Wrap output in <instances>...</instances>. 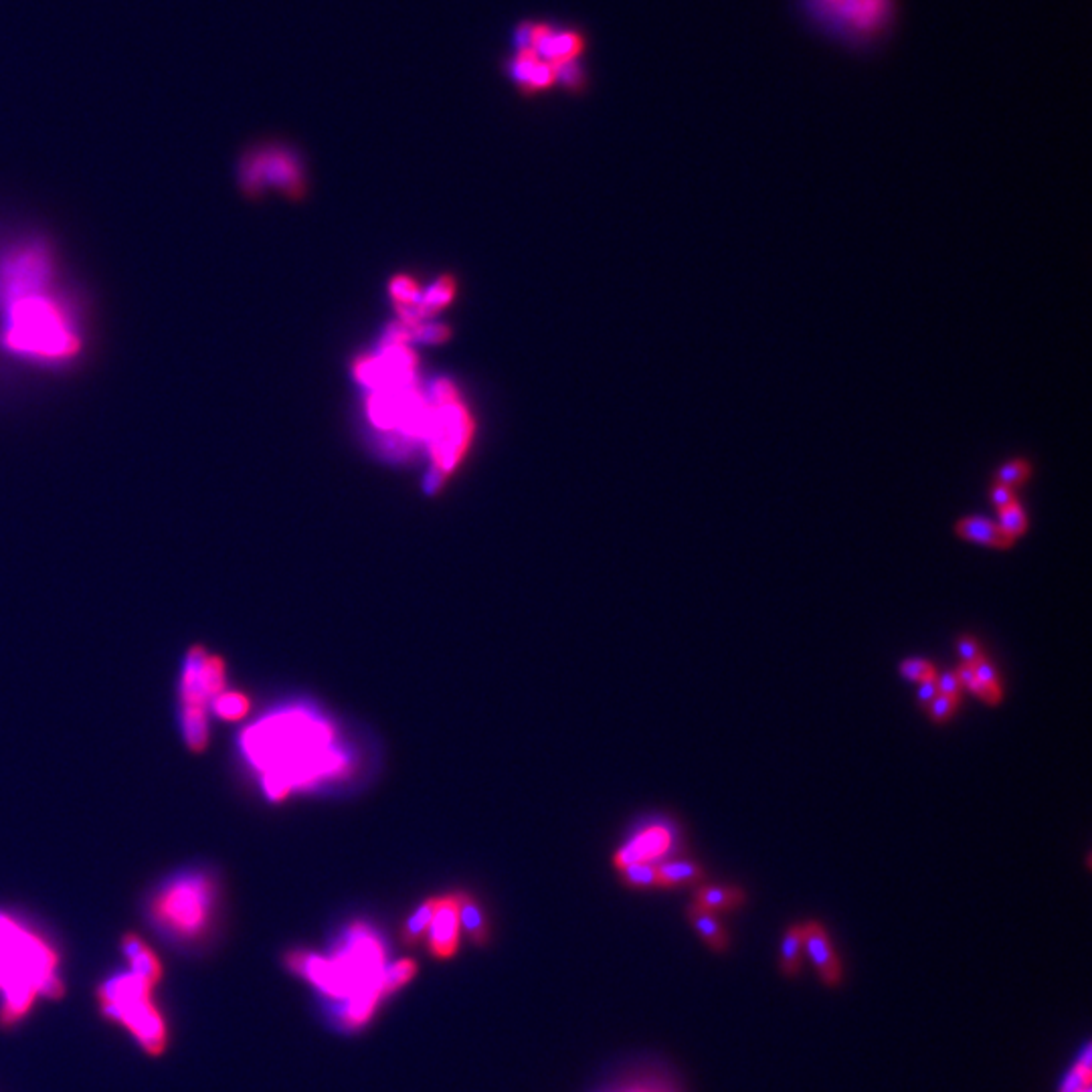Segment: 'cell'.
<instances>
[{"instance_id":"1","label":"cell","mask_w":1092,"mask_h":1092,"mask_svg":"<svg viewBox=\"0 0 1092 1092\" xmlns=\"http://www.w3.org/2000/svg\"><path fill=\"white\" fill-rule=\"evenodd\" d=\"M87 340L86 310L51 241L14 235L0 243V353L29 369L65 372Z\"/></svg>"},{"instance_id":"2","label":"cell","mask_w":1092,"mask_h":1092,"mask_svg":"<svg viewBox=\"0 0 1092 1092\" xmlns=\"http://www.w3.org/2000/svg\"><path fill=\"white\" fill-rule=\"evenodd\" d=\"M332 740L335 730L326 720L304 708H286L245 729L239 747L260 773L265 795L280 802L294 789L336 777L346 769V758L332 748Z\"/></svg>"},{"instance_id":"3","label":"cell","mask_w":1092,"mask_h":1092,"mask_svg":"<svg viewBox=\"0 0 1092 1092\" xmlns=\"http://www.w3.org/2000/svg\"><path fill=\"white\" fill-rule=\"evenodd\" d=\"M57 963L60 959L53 947L39 932L27 929L14 916L0 913V1022L5 1025L19 1022L37 996L60 997L63 994Z\"/></svg>"},{"instance_id":"4","label":"cell","mask_w":1092,"mask_h":1092,"mask_svg":"<svg viewBox=\"0 0 1092 1092\" xmlns=\"http://www.w3.org/2000/svg\"><path fill=\"white\" fill-rule=\"evenodd\" d=\"M385 965L382 941L366 922L350 924L344 941L332 957L307 951H291L288 957V969L310 981L324 996L340 1002L362 989L379 987Z\"/></svg>"},{"instance_id":"5","label":"cell","mask_w":1092,"mask_h":1092,"mask_svg":"<svg viewBox=\"0 0 1092 1092\" xmlns=\"http://www.w3.org/2000/svg\"><path fill=\"white\" fill-rule=\"evenodd\" d=\"M795 13L803 27L820 39L848 53L870 55L896 35L903 0H833L795 6Z\"/></svg>"},{"instance_id":"6","label":"cell","mask_w":1092,"mask_h":1092,"mask_svg":"<svg viewBox=\"0 0 1092 1092\" xmlns=\"http://www.w3.org/2000/svg\"><path fill=\"white\" fill-rule=\"evenodd\" d=\"M216 882L205 870L174 874L154 890L148 914L158 932L179 945L198 943L211 927Z\"/></svg>"},{"instance_id":"7","label":"cell","mask_w":1092,"mask_h":1092,"mask_svg":"<svg viewBox=\"0 0 1092 1092\" xmlns=\"http://www.w3.org/2000/svg\"><path fill=\"white\" fill-rule=\"evenodd\" d=\"M227 690V665L203 646L188 649L179 682V720L185 743L201 753L208 743V708L215 696Z\"/></svg>"},{"instance_id":"8","label":"cell","mask_w":1092,"mask_h":1092,"mask_svg":"<svg viewBox=\"0 0 1092 1092\" xmlns=\"http://www.w3.org/2000/svg\"><path fill=\"white\" fill-rule=\"evenodd\" d=\"M154 983L138 973H124L106 979L97 991L102 1012L128 1028L148 1054H162L169 1042L166 1023L152 1002Z\"/></svg>"},{"instance_id":"9","label":"cell","mask_w":1092,"mask_h":1092,"mask_svg":"<svg viewBox=\"0 0 1092 1092\" xmlns=\"http://www.w3.org/2000/svg\"><path fill=\"white\" fill-rule=\"evenodd\" d=\"M239 185L253 197L265 187H302L299 156L286 144H281V142H262V144H255L241 156Z\"/></svg>"},{"instance_id":"10","label":"cell","mask_w":1092,"mask_h":1092,"mask_svg":"<svg viewBox=\"0 0 1092 1092\" xmlns=\"http://www.w3.org/2000/svg\"><path fill=\"white\" fill-rule=\"evenodd\" d=\"M460 908H457V892L455 895H445L436 898V911H433L429 929H427V947L429 953L445 961L452 959L457 949H460Z\"/></svg>"},{"instance_id":"11","label":"cell","mask_w":1092,"mask_h":1092,"mask_svg":"<svg viewBox=\"0 0 1092 1092\" xmlns=\"http://www.w3.org/2000/svg\"><path fill=\"white\" fill-rule=\"evenodd\" d=\"M803 951L810 957L825 986L838 987L844 977V969H841L836 947L831 945V939L821 922L812 921L803 924Z\"/></svg>"},{"instance_id":"12","label":"cell","mask_w":1092,"mask_h":1092,"mask_svg":"<svg viewBox=\"0 0 1092 1092\" xmlns=\"http://www.w3.org/2000/svg\"><path fill=\"white\" fill-rule=\"evenodd\" d=\"M670 844H672L670 830L664 828V825H652V828L638 833L636 838H631L628 844H625L619 852L615 854L613 862L617 868H623V866L638 864V862H654L656 858L665 854V849L670 848Z\"/></svg>"},{"instance_id":"13","label":"cell","mask_w":1092,"mask_h":1092,"mask_svg":"<svg viewBox=\"0 0 1092 1092\" xmlns=\"http://www.w3.org/2000/svg\"><path fill=\"white\" fill-rule=\"evenodd\" d=\"M955 532L959 538L991 548H1010L1014 545V540L999 530L997 522L986 516H965L955 524Z\"/></svg>"},{"instance_id":"14","label":"cell","mask_w":1092,"mask_h":1092,"mask_svg":"<svg viewBox=\"0 0 1092 1092\" xmlns=\"http://www.w3.org/2000/svg\"><path fill=\"white\" fill-rule=\"evenodd\" d=\"M381 1002H382V996H381L379 987L362 989L354 996L342 999V1007L338 1012L340 1023L348 1030L362 1028V1025L371 1022V1018L374 1015V1012H377Z\"/></svg>"},{"instance_id":"15","label":"cell","mask_w":1092,"mask_h":1092,"mask_svg":"<svg viewBox=\"0 0 1092 1092\" xmlns=\"http://www.w3.org/2000/svg\"><path fill=\"white\" fill-rule=\"evenodd\" d=\"M457 908H460V929L465 932V937L473 945H486L490 941V927L482 904L465 892H457Z\"/></svg>"},{"instance_id":"16","label":"cell","mask_w":1092,"mask_h":1092,"mask_svg":"<svg viewBox=\"0 0 1092 1092\" xmlns=\"http://www.w3.org/2000/svg\"><path fill=\"white\" fill-rule=\"evenodd\" d=\"M124 955L132 965V971L138 973L140 977L148 979L150 983L161 981L162 977V967L161 961H158V957L154 955L152 949H150L144 941L136 935H126L124 937Z\"/></svg>"},{"instance_id":"17","label":"cell","mask_w":1092,"mask_h":1092,"mask_svg":"<svg viewBox=\"0 0 1092 1092\" xmlns=\"http://www.w3.org/2000/svg\"><path fill=\"white\" fill-rule=\"evenodd\" d=\"M688 919L692 922V927H694V931L700 935V939H702L704 943L712 949V951H716V953L727 951L729 937L719 919V914L712 911H706V908L698 906V904H692L688 908Z\"/></svg>"},{"instance_id":"18","label":"cell","mask_w":1092,"mask_h":1092,"mask_svg":"<svg viewBox=\"0 0 1092 1092\" xmlns=\"http://www.w3.org/2000/svg\"><path fill=\"white\" fill-rule=\"evenodd\" d=\"M803 924H791L779 949V969L787 979H794L803 967Z\"/></svg>"},{"instance_id":"19","label":"cell","mask_w":1092,"mask_h":1092,"mask_svg":"<svg viewBox=\"0 0 1092 1092\" xmlns=\"http://www.w3.org/2000/svg\"><path fill=\"white\" fill-rule=\"evenodd\" d=\"M745 903V892L730 886H700L694 895V904L712 913L735 911Z\"/></svg>"},{"instance_id":"20","label":"cell","mask_w":1092,"mask_h":1092,"mask_svg":"<svg viewBox=\"0 0 1092 1092\" xmlns=\"http://www.w3.org/2000/svg\"><path fill=\"white\" fill-rule=\"evenodd\" d=\"M417 975V961L413 959H399V961L385 965L379 977V987L382 999L393 996L395 991L405 987Z\"/></svg>"},{"instance_id":"21","label":"cell","mask_w":1092,"mask_h":1092,"mask_svg":"<svg viewBox=\"0 0 1092 1092\" xmlns=\"http://www.w3.org/2000/svg\"><path fill=\"white\" fill-rule=\"evenodd\" d=\"M433 911H436V898H427L409 914V919L405 921L403 932H401L403 943L407 947H417L425 939V935H427Z\"/></svg>"},{"instance_id":"22","label":"cell","mask_w":1092,"mask_h":1092,"mask_svg":"<svg viewBox=\"0 0 1092 1092\" xmlns=\"http://www.w3.org/2000/svg\"><path fill=\"white\" fill-rule=\"evenodd\" d=\"M249 708H252V700H249L243 692L237 690H223L219 696L213 698L211 702V711L215 716H219L221 720H241L245 719L249 714Z\"/></svg>"},{"instance_id":"23","label":"cell","mask_w":1092,"mask_h":1092,"mask_svg":"<svg viewBox=\"0 0 1092 1092\" xmlns=\"http://www.w3.org/2000/svg\"><path fill=\"white\" fill-rule=\"evenodd\" d=\"M657 874H660L662 886L692 885V882L704 878L702 868L694 862H665L657 866Z\"/></svg>"},{"instance_id":"24","label":"cell","mask_w":1092,"mask_h":1092,"mask_svg":"<svg viewBox=\"0 0 1092 1092\" xmlns=\"http://www.w3.org/2000/svg\"><path fill=\"white\" fill-rule=\"evenodd\" d=\"M997 527L999 530L1004 532L1007 538H1012L1015 543V538H1020L1025 535V530H1028V516L1023 512V506L1018 502H1012L1010 506H1004L997 510Z\"/></svg>"},{"instance_id":"25","label":"cell","mask_w":1092,"mask_h":1092,"mask_svg":"<svg viewBox=\"0 0 1092 1092\" xmlns=\"http://www.w3.org/2000/svg\"><path fill=\"white\" fill-rule=\"evenodd\" d=\"M555 71H556V86L571 91V94H579V91L587 89V86H589L587 69L583 68L581 60L558 63V65H555Z\"/></svg>"},{"instance_id":"26","label":"cell","mask_w":1092,"mask_h":1092,"mask_svg":"<svg viewBox=\"0 0 1092 1092\" xmlns=\"http://www.w3.org/2000/svg\"><path fill=\"white\" fill-rule=\"evenodd\" d=\"M1030 476H1032V462L1028 460V457H1014V460H1007L1005 463L999 465L994 473V482L1018 490L1025 480H1030Z\"/></svg>"},{"instance_id":"27","label":"cell","mask_w":1092,"mask_h":1092,"mask_svg":"<svg viewBox=\"0 0 1092 1092\" xmlns=\"http://www.w3.org/2000/svg\"><path fill=\"white\" fill-rule=\"evenodd\" d=\"M619 870H621V878L628 882L629 886H638V888L662 886L660 874H657V866H654L652 862L628 864Z\"/></svg>"},{"instance_id":"28","label":"cell","mask_w":1092,"mask_h":1092,"mask_svg":"<svg viewBox=\"0 0 1092 1092\" xmlns=\"http://www.w3.org/2000/svg\"><path fill=\"white\" fill-rule=\"evenodd\" d=\"M390 291H393V298L399 307H415L421 299L419 289H417L415 281L409 278H397L393 286H390Z\"/></svg>"},{"instance_id":"29","label":"cell","mask_w":1092,"mask_h":1092,"mask_svg":"<svg viewBox=\"0 0 1092 1092\" xmlns=\"http://www.w3.org/2000/svg\"><path fill=\"white\" fill-rule=\"evenodd\" d=\"M900 674H903V676L911 682H922V680L935 676V668H932V664L927 660H921V657H911V660H904L903 664H900Z\"/></svg>"},{"instance_id":"30","label":"cell","mask_w":1092,"mask_h":1092,"mask_svg":"<svg viewBox=\"0 0 1092 1092\" xmlns=\"http://www.w3.org/2000/svg\"><path fill=\"white\" fill-rule=\"evenodd\" d=\"M1090 1080H1092V1072H1085L1082 1069H1078L1077 1064H1074L1072 1069L1064 1074L1058 1092H1080L1085 1088H1090Z\"/></svg>"},{"instance_id":"31","label":"cell","mask_w":1092,"mask_h":1092,"mask_svg":"<svg viewBox=\"0 0 1092 1092\" xmlns=\"http://www.w3.org/2000/svg\"><path fill=\"white\" fill-rule=\"evenodd\" d=\"M957 704H959V700H955V698H949V696H943V694H939V696H937L935 700H932V702L929 704V714H931V719L935 720V722H945V720H949V719H951V716L955 714V711H957Z\"/></svg>"},{"instance_id":"32","label":"cell","mask_w":1092,"mask_h":1092,"mask_svg":"<svg viewBox=\"0 0 1092 1092\" xmlns=\"http://www.w3.org/2000/svg\"><path fill=\"white\" fill-rule=\"evenodd\" d=\"M989 498H991V504H994L999 510V508L1010 506L1012 502H1018V490L994 482L989 488Z\"/></svg>"},{"instance_id":"33","label":"cell","mask_w":1092,"mask_h":1092,"mask_svg":"<svg viewBox=\"0 0 1092 1092\" xmlns=\"http://www.w3.org/2000/svg\"><path fill=\"white\" fill-rule=\"evenodd\" d=\"M973 672H975V678H977L979 682L987 684V686H991V688H999L997 672L994 665L989 664V660H986V657H979V660L973 664Z\"/></svg>"},{"instance_id":"34","label":"cell","mask_w":1092,"mask_h":1092,"mask_svg":"<svg viewBox=\"0 0 1092 1092\" xmlns=\"http://www.w3.org/2000/svg\"><path fill=\"white\" fill-rule=\"evenodd\" d=\"M957 649H959V656H961L963 664H969V665H973L975 662L979 660V657H983V656H981V647H979V644H977V641H975L973 638H969V636H965V638L959 639Z\"/></svg>"},{"instance_id":"35","label":"cell","mask_w":1092,"mask_h":1092,"mask_svg":"<svg viewBox=\"0 0 1092 1092\" xmlns=\"http://www.w3.org/2000/svg\"><path fill=\"white\" fill-rule=\"evenodd\" d=\"M937 690H939V694L959 700V694H961V684H959L955 672H945L943 676L937 678Z\"/></svg>"},{"instance_id":"36","label":"cell","mask_w":1092,"mask_h":1092,"mask_svg":"<svg viewBox=\"0 0 1092 1092\" xmlns=\"http://www.w3.org/2000/svg\"><path fill=\"white\" fill-rule=\"evenodd\" d=\"M919 684H921V688H919V702L922 706H929L932 702V700H935L939 696L937 678L932 676V678H927V680H922Z\"/></svg>"},{"instance_id":"37","label":"cell","mask_w":1092,"mask_h":1092,"mask_svg":"<svg viewBox=\"0 0 1092 1092\" xmlns=\"http://www.w3.org/2000/svg\"><path fill=\"white\" fill-rule=\"evenodd\" d=\"M1077 1066H1078V1069L1085 1070V1072H1092V1046L1090 1044H1087L1085 1048H1082L1080 1056L1077 1058Z\"/></svg>"},{"instance_id":"38","label":"cell","mask_w":1092,"mask_h":1092,"mask_svg":"<svg viewBox=\"0 0 1092 1092\" xmlns=\"http://www.w3.org/2000/svg\"><path fill=\"white\" fill-rule=\"evenodd\" d=\"M833 0H794V6H810V5H828Z\"/></svg>"},{"instance_id":"39","label":"cell","mask_w":1092,"mask_h":1092,"mask_svg":"<svg viewBox=\"0 0 1092 1092\" xmlns=\"http://www.w3.org/2000/svg\"><path fill=\"white\" fill-rule=\"evenodd\" d=\"M628 1092H647V1090H641V1088H638V1090H628Z\"/></svg>"},{"instance_id":"40","label":"cell","mask_w":1092,"mask_h":1092,"mask_svg":"<svg viewBox=\"0 0 1092 1092\" xmlns=\"http://www.w3.org/2000/svg\"><path fill=\"white\" fill-rule=\"evenodd\" d=\"M1080 1092H1092V1090H1090V1088H1085V1090H1080Z\"/></svg>"}]
</instances>
